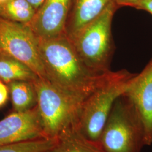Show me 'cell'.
Wrapping results in <instances>:
<instances>
[{"instance_id": "cell-1", "label": "cell", "mask_w": 152, "mask_h": 152, "mask_svg": "<svg viewBox=\"0 0 152 152\" xmlns=\"http://www.w3.org/2000/svg\"><path fill=\"white\" fill-rule=\"evenodd\" d=\"M38 49L45 80L73 96L86 99L114 73L110 71L99 75L88 69L65 35L49 39H38Z\"/></svg>"}, {"instance_id": "cell-2", "label": "cell", "mask_w": 152, "mask_h": 152, "mask_svg": "<svg viewBox=\"0 0 152 152\" xmlns=\"http://www.w3.org/2000/svg\"><path fill=\"white\" fill-rule=\"evenodd\" d=\"M135 75L126 70L114 72L84 100L72 129L99 147L100 137L114 102L126 91Z\"/></svg>"}, {"instance_id": "cell-3", "label": "cell", "mask_w": 152, "mask_h": 152, "mask_svg": "<svg viewBox=\"0 0 152 152\" xmlns=\"http://www.w3.org/2000/svg\"><path fill=\"white\" fill-rule=\"evenodd\" d=\"M99 145L104 152H141L146 145L141 118L125 93L114 102Z\"/></svg>"}, {"instance_id": "cell-4", "label": "cell", "mask_w": 152, "mask_h": 152, "mask_svg": "<svg viewBox=\"0 0 152 152\" xmlns=\"http://www.w3.org/2000/svg\"><path fill=\"white\" fill-rule=\"evenodd\" d=\"M33 83L45 135L48 139H58L61 134L73 127L86 98L67 94L39 77Z\"/></svg>"}, {"instance_id": "cell-5", "label": "cell", "mask_w": 152, "mask_h": 152, "mask_svg": "<svg viewBox=\"0 0 152 152\" xmlns=\"http://www.w3.org/2000/svg\"><path fill=\"white\" fill-rule=\"evenodd\" d=\"M118 8L111 3L71 41L82 63L94 73L103 75L111 71L110 62L114 50L112 22Z\"/></svg>"}, {"instance_id": "cell-6", "label": "cell", "mask_w": 152, "mask_h": 152, "mask_svg": "<svg viewBox=\"0 0 152 152\" xmlns=\"http://www.w3.org/2000/svg\"><path fill=\"white\" fill-rule=\"evenodd\" d=\"M0 42L2 51L28 66L46 79L38 49V39L27 24L0 17Z\"/></svg>"}, {"instance_id": "cell-7", "label": "cell", "mask_w": 152, "mask_h": 152, "mask_svg": "<svg viewBox=\"0 0 152 152\" xmlns=\"http://www.w3.org/2000/svg\"><path fill=\"white\" fill-rule=\"evenodd\" d=\"M42 138L47 137L37 105L26 112H14L0 121V146Z\"/></svg>"}, {"instance_id": "cell-8", "label": "cell", "mask_w": 152, "mask_h": 152, "mask_svg": "<svg viewBox=\"0 0 152 152\" xmlns=\"http://www.w3.org/2000/svg\"><path fill=\"white\" fill-rule=\"evenodd\" d=\"M72 0H45L28 25L38 39H49L65 35Z\"/></svg>"}, {"instance_id": "cell-9", "label": "cell", "mask_w": 152, "mask_h": 152, "mask_svg": "<svg viewBox=\"0 0 152 152\" xmlns=\"http://www.w3.org/2000/svg\"><path fill=\"white\" fill-rule=\"evenodd\" d=\"M139 115L145 131V145L152 144V58L132 77L125 92Z\"/></svg>"}, {"instance_id": "cell-10", "label": "cell", "mask_w": 152, "mask_h": 152, "mask_svg": "<svg viewBox=\"0 0 152 152\" xmlns=\"http://www.w3.org/2000/svg\"><path fill=\"white\" fill-rule=\"evenodd\" d=\"M112 2L113 0H72L65 26V36L73 40Z\"/></svg>"}, {"instance_id": "cell-11", "label": "cell", "mask_w": 152, "mask_h": 152, "mask_svg": "<svg viewBox=\"0 0 152 152\" xmlns=\"http://www.w3.org/2000/svg\"><path fill=\"white\" fill-rule=\"evenodd\" d=\"M38 77L28 66L4 51L0 53V80L8 84L15 81H34Z\"/></svg>"}, {"instance_id": "cell-12", "label": "cell", "mask_w": 152, "mask_h": 152, "mask_svg": "<svg viewBox=\"0 0 152 152\" xmlns=\"http://www.w3.org/2000/svg\"><path fill=\"white\" fill-rule=\"evenodd\" d=\"M7 86L14 112H26L36 106L37 94L33 82L15 81L8 83Z\"/></svg>"}, {"instance_id": "cell-13", "label": "cell", "mask_w": 152, "mask_h": 152, "mask_svg": "<svg viewBox=\"0 0 152 152\" xmlns=\"http://www.w3.org/2000/svg\"><path fill=\"white\" fill-rule=\"evenodd\" d=\"M56 144L46 152H104L97 145L85 139L72 129L61 134Z\"/></svg>"}, {"instance_id": "cell-14", "label": "cell", "mask_w": 152, "mask_h": 152, "mask_svg": "<svg viewBox=\"0 0 152 152\" xmlns=\"http://www.w3.org/2000/svg\"><path fill=\"white\" fill-rule=\"evenodd\" d=\"M36 12L27 0H6L0 3V17L13 22L28 24Z\"/></svg>"}, {"instance_id": "cell-15", "label": "cell", "mask_w": 152, "mask_h": 152, "mask_svg": "<svg viewBox=\"0 0 152 152\" xmlns=\"http://www.w3.org/2000/svg\"><path fill=\"white\" fill-rule=\"evenodd\" d=\"M57 139L42 138L0 146V152H46L54 146Z\"/></svg>"}, {"instance_id": "cell-16", "label": "cell", "mask_w": 152, "mask_h": 152, "mask_svg": "<svg viewBox=\"0 0 152 152\" xmlns=\"http://www.w3.org/2000/svg\"><path fill=\"white\" fill-rule=\"evenodd\" d=\"M9 88L0 80V107L6 103L9 97Z\"/></svg>"}, {"instance_id": "cell-17", "label": "cell", "mask_w": 152, "mask_h": 152, "mask_svg": "<svg viewBox=\"0 0 152 152\" xmlns=\"http://www.w3.org/2000/svg\"><path fill=\"white\" fill-rule=\"evenodd\" d=\"M119 7L122 6H130L136 8L140 0H113Z\"/></svg>"}, {"instance_id": "cell-18", "label": "cell", "mask_w": 152, "mask_h": 152, "mask_svg": "<svg viewBox=\"0 0 152 152\" xmlns=\"http://www.w3.org/2000/svg\"><path fill=\"white\" fill-rule=\"evenodd\" d=\"M136 9L148 11L152 14V0H140Z\"/></svg>"}, {"instance_id": "cell-19", "label": "cell", "mask_w": 152, "mask_h": 152, "mask_svg": "<svg viewBox=\"0 0 152 152\" xmlns=\"http://www.w3.org/2000/svg\"><path fill=\"white\" fill-rule=\"evenodd\" d=\"M27 1L37 11L40 7V6L43 4L45 0H27Z\"/></svg>"}, {"instance_id": "cell-20", "label": "cell", "mask_w": 152, "mask_h": 152, "mask_svg": "<svg viewBox=\"0 0 152 152\" xmlns=\"http://www.w3.org/2000/svg\"><path fill=\"white\" fill-rule=\"evenodd\" d=\"M2 51V47H1V42H0V53Z\"/></svg>"}, {"instance_id": "cell-21", "label": "cell", "mask_w": 152, "mask_h": 152, "mask_svg": "<svg viewBox=\"0 0 152 152\" xmlns=\"http://www.w3.org/2000/svg\"><path fill=\"white\" fill-rule=\"evenodd\" d=\"M6 0H0V3L1 2H4V1H5Z\"/></svg>"}]
</instances>
